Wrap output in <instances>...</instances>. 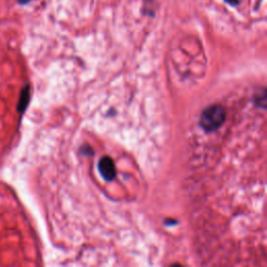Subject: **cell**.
Returning <instances> with one entry per match:
<instances>
[{
    "instance_id": "cell-1",
    "label": "cell",
    "mask_w": 267,
    "mask_h": 267,
    "mask_svg": "<svg viewBox=\"0 0 267 267\" xmlns=\"http://www.w3.org/2000/svg\"><path fill=\"white\" fill-rule=\"evenodd\" d=\"M226 120V110L224 107L215 105L206 109L200 117V125L207 132L216 131Z\"/></svg>"
},
{
    "instance_id": "cell-2",
    "label": "cell",
    "mask_w": 267,
    "mask_h": 267,
    "mask_svg": "<svg viewBox=\"0 0 267 267\" xmlns=\"http://www.w3.org/2000/svg\"><path fill=\"white\" fill-rule=\"evenodd\" d=\"M99 171L101 176L107 181L114 180L116 176V168L113 160L109 156H104L99 162Z\"/></svg>"
},
{
    "instance_id": "cell-3",
    "label": "cell",
    "mask_w": 267,
    "mask_h": 267,
    "mask_svg": "<svg viewBox=\"0 0 267 267\" xmlns=\"http://www.w3.org/2000/svg\"><path fill=\"white\" fill-rule=\"evenodd\" d=\"M29 100H30V87L26 86L23 89L22 93H21L19 106H18V111L22 113L24 111V110L26 109L27 105H29Z\"/></svg>"
},
{
    "instance_id": "cell-4",
    "label": "cell",
    "mask_w": 267,
    "mask_h": 267,
    "mask_svg": "<svg viewBox=\"0 0 267 267\" xmlns=\"http://www.w3.org/2000/svg\"><path fill=\"white\" fill-rule=\"evenodd\" d=\"M225 1L232 6H237L240 3V0H225Z\"/></svg>"
},
{
    "instance_id": "cell-5",
    "label": "cell",
    "mask_w": 267,
    "mask_h": 267,
    "mask_svg": "<svg viewBox=\"0 0 267 267\" xmlns=\"http://www.w3.org/2000/svg\"><path fill=\"white\" fill-rule=\"evenodd\" d=\"M32 1H34V0H18V3H19L20 5H25Z\"/></svg>"
}]
</instances>
